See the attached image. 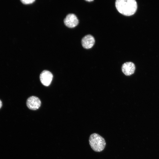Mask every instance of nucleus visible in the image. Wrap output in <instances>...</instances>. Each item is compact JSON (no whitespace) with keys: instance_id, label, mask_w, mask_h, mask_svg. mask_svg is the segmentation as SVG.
<instances>
[{"instance_id":"1","label":"nucleus","mask_w":159,"mask_h":159,"mask_svg":"<svg viewBox=\"0 0 159 159\" xmlns=\"http://www.w3.org/2000/svg\"><path fill=\"white\" fill-rule=\"evenodd\" d=\"M115 5L117 11L126 16L134 14L137 9V4L135 0H117Z\"/></svg>"},{"instance_id":"2","label":"nucleus","mask_w":159,"mask_h":159,"mask_svg":"<svg viewBox=\"0 0 159 159\" xmlns=\"http://www.w3.org/2000/svg\"><path fill=\"white\" fill-rule=\"evenodd\" d=\"M89 143L92 149L96 152L103 150L106 144L104 138L97 133H93L90 135Z\"/></svg>"},{"instance_id":"3","label":"nucleus","mask_w":159,"mask_h":159,"mask_svg":"<svg viewBox=\"0 0 159 159\" xmlns=\"http://www.w3.org/2000/svg\"><path fill=\"white\" fill-rule=\"evenodd\" d=\"M65 25L69 28H73L77 26L79 23L78 19L73 14H69L67 15L64 20Z\"/></svg>"},{"instance_id":"4","label":"nucleus","mask_w":159,"mask_h":159,"mask_svg":"<svg viewBox=\"0 0 159 159\" xmlns=\"http://www.w3.org/2000/svg\"><path fill=\"white\" fill-rule=\"evenodd\" d=\"M26 104L27 107L29 109L36 110L38 109L40 107L41 102L38 97L32 96L27 99Z\"/></svg>"},{"instance_id":"5","label":"nucleus","mask_w":159,"mask_h":159,"mask_svg":"<svg viewBox=\"0 0 159 159\" xmlns=\"http://www.w3.org/2000/svg\"><path fill=\"white\" fill-rule=\"evenodd\" d=\"M53 77L52 74L47 70L43 71L40 75V79L42 83L46 86H48L50 84Z\"/></svg>"},{"instance_id":"6","label":"nucleus","mask_w":159,"mask_h":159,"mask_svg":"<svg viewBox=\"0 0 159 159\" xmlns=\"http://www.w3.org/2000/svg\"><path fill=\"white\" fill-rule=\"evenodd\" d=\"M135 64L132 62H129L124 63L122 67V70L124 74L127 76L133 74L135 71Z\"/></svg>"},{"instance_id":"7","label":"nucleus","mask_w":159,"mask_h":159,"mask_svg":"<svg viewBox=\"0 0 159 159\" xmlns=\"http://www.w3.org/2000/svg\"><path fill=\"white\" fill-rule=\"evenodd\" d=\"M95 42L94 37L90 34L85 36L82 38L81 41L82 47L86 49L92 48L94 45Z\"/></svg>"},{"instance_id":"8","label":"nucleus","mask_w":159,"mask_h":159,"mask_svg":"<svg viewBox=\"0 0 159 159\" xmlns=\"http://www.w3.org/2000/svg\"><path fill=\"white\" fill-rule=\"evenodd\" d=\"M35 0H21V1L23 4H29L32 3Z\"/></svg>"},{"instance_id":"9","label":"nucleus","mask_w":159,"mask_h":159,"mask_svg":"<svg viewBox=\"0 0 159 159\" xmlns=\"http://www.w3.org/2000/svg\"><path fill=\"white\" fill-rule=\"evenodd\" d=\"M2 105V103L1 101L0 100V109Z\"/></svg>"},{"instance_id":"10","label":"nucleus","mask_w":159,"mask_h":159,"mask_svg":"<svg viewBox=\"0 0 159 159\" xmlns=\"http://www.w3.org/2000/svg\"><path fill=\"white\" fill-rule=\"evenodd\" d=\"M86 1L90 2V1H93V0H86Z\"/></svg>"}]
</instances>
